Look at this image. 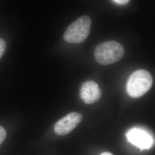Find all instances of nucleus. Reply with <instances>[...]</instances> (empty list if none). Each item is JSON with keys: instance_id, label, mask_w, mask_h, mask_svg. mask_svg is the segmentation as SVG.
I'll return each instance as SVG.
<instances>
[{"instance_id": "423d86ee", "label": "nucleus", "mask_w": 155, "mask_h": 155, "mask_svg": "<svg viewBox=\"0 0 155 155\" xmlns=\"http://www.w3.org/2000/svg\"><path fill=\"white\" fill-rule=\"evenodd\" d=\"M102 91L98 83L89 81L82 83L80 90V97L86 104H93L101 98Z\"/></svg>"}, {"instance_id": "9d476101", "label": "nucleus", "mask_w": 155, "mask_h": 155, "mask_svg": "<svg viewBox=\"0 0 155 155\" xmlns=\"http://www.w3.org/2000/svg\"><path fill=\"white\" fill-rule=\"evenodd\" d=\"M101 155H113V154H111V153L110 152H104V153H102Z\"/></svg>"}, {"instance_id": "20e7f679", "label": "nucleus", "mask_w": 155, "mask_h": 155, "mask_svg": "<svg viewBox=\"0 0 155 155\" xmlns=\"http://www.w3.org/2000/svg\"><path fill=\"white\" fill-rule=\"evenodd\" d=\"M127 141L141 150H150L153 145V139L147 131L139 128L130 129L127 134Z\"/></svg>"}, {"instance_id": "0eeeda50", "label": "nucleus", "mask_w": 155, "mask_h": 155, "mask_svg": "<svg viewBox=\"0 0 155 155\" xmlns=\"http://www.w3.org/2000/svg\"><path fill=\"white\" fill-rule=\"evenodd\" d=\"M6 136V132L5 129L0 126V145L3 143V141L5 140Z\"/></svg>"}, {"instance_id": "39448f33", "label": "nucleus", "mask_w": 155, "mask_h": 155, "mask_svg": "<svg viewBox=\"0 0 155 155\" xmlns=\"http://www.w3.org/2000/svg\"><path fill=\"white\" fill-rule=\"evenodd\" d=\"M82 118V114L78 112H71L67 114L56 123L55 132L59 136L66 135L81 122Z\"/></svg>"}, {"instance_id": "f03ea898", "label": "nucleus", "mask_w": 155, "mask_h": 155, "mask_svg": "<svg viewBox=\"0 0 155 155\" xmlns=\"http://www.w3.org/2000/svg\"><path fill=\"white\" fill-rule=\"evenodd\" d=\"M152 77L145 70H139L133 72L129 78L127 91L132 98H139L146 94L152 86Z\"/></svg>"}, {"instance_id": "6e6552de", "label": "nucleus", "mask_w": 155, "mask_h": 155, "mask_svg": "<svg viewBox=\"0 0 155 155\" xmlns=\"http://www.w3.org/2000/svg\"><path fill=\"white\" fill-rule=\"evenodd\" d=\"M5 48V41L3 39H0V58L4 53Z\"/></svg>"}, {"instance_id": "7ed1b4c3", "label": "nucleus", "mask_w": 155, "mask_h": 155, "mask_svg": "<svg viewBox=\"0 0 155 155\" xmlns=\"http://www.w3.org/2000/svg\"><path fill=\"white\" fill-rule=\"evenodd\" d=\"M91 20L87 16L78 18L67 28L63 38L69 43L78 44L84 41L90 32Z\"/></svg>"}, {"instance_id": "f257e3e1", "label": "nucleus", "mask_w": 155, "mask_h": 155, "mask_svg": "<svg viewBox=\"0 0 155 155\" xmlns=\"http://www.w3.org/2000/svg\"><path fill=\"white\" fill-rule=\"evenodd\" d=\"M125 54L122 45L115 41H109L98 45L94 50L95 61L102 65L114 63L122 59Z\"/></svg>"}, {"instance_id": "1a4fd4ad", "label": "nucleus", "mask_w": 155, "mask_h": 155, "mask_svg": "<svg viewBox=\"0 0 155 155\" xmlns=\"http://www.w3.org/2000/svg\"><path fill=\"white\" fill-rule=\"evenodd\" d=\"M113 1L118 5H125L130 1V0H113Z\"/></svg>"}]
</instances>
